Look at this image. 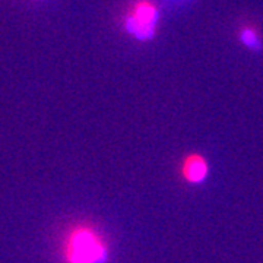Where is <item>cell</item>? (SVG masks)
<instances>
[{"instance_id": "obj_1", "label": "cell", "mask_w": 263, "mask_h": 263, "mask_svg": "<svg viewBox=\"0 0 263 263\" xmlns=\"http://www.w3.org/2000/svg\"><path fill=\"white\" fill-rule=\"evenodd\" d=\"M63 256L66 263H105L108 247L92 227L76 226L66 237Z\"/></svg>"}, {"instance_id": "obj_2", "label": "cell", "mask_w": 263, "mask_h": 263, "mask_svg": "<svg viewBox=\"0 0 263 263\" xmlns=\"http://www.w3.org/2000/svg\"><path fill=\"white\" fill-rule=\"evenodd\" d=\"M161 12L152 0H136L123 16V28L133 40L148 43L155 38Z\"/></svg>"}, {"instance_id": "obj_3", "label": "cell", "mask_w": 263, "mask_h": 263, "mask_svg": "<svg viewBox=\"0 0 263 263\" xmlns=\"http://www.w3.org/2000/svg\"><path fill=\"white\" fill-rule=\"evenodd\" d=\"M180 176L189 184H202L209 176V162L202 154L192 152L181 161Z\"/></svg>"}, {"instance_id": "obj_4", "label": "cell", "mask_w": 263, "mask_h": 263, "mask_svg": "<svg viewBox=\"0 0 263 263\" xmlns=\"http://www.w3.org/2000/svg\"><path fill=\"white\" fill-rule=\"evenodd\" d=\"M238 41L241 43V46L247 48L252 53H262L263 51V40L259 34V31L250 27V25H245L238 29Z\"/></svg>"}, {"instance_id": "obj_5", "label": "cell", "mask_w": 263, "mask_h": 263, "mask_svg": "<svg viewBox=\"0 0 263 263\" xmlns=\"http://www.w3.org/2000/svg\"><path fill=\"white\" fill-rule=\"evenodd\" d=\"M162 2H165L170 8H181V6L189 5V3L193 2V0H162Z\"/></svg>"}]
</instances>
